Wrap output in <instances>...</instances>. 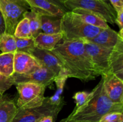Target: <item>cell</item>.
<instances>
[{
    "label": "cell",
    "mask_w": 123,
    "mask_h": 122,
    "mask_svg": "<svg viewBox=\"0 0 123 122\" xmlns=\"http://www.w3.org/2000/svg\"><path fill=\"white\" fill-rule=\"evenodd\" d=\"M29 10L30 7L26 0H0V11L6 25L5 33L14 35L16 27Z\"/></svg>",
    "instance_id": "8992f818"
},
{
    "label": "cell",
    "mask_w": 123,
    "mask_h": 122,
    "mask_svg": "<svg viewBox=\"0 0 123 122\" xmlns=\"http://www.w3.org/2000/svg\"><path fill=\"white\" fill-rule=\"evenodd\" d=\"M28 19L31 28L32 37H36L41 31V15L34 11L30 10L25 12L24 14V18Z\"/></svg>",
    "instance_id": "603a6c76"
},
{
    "label": "cell",
    "mask_w": 123,
    "mask_h": 122,
    "mask_svg": "<svg viewBox=\"0 0 123 122\" xmlns=\"http://www.w3.org/2000/svg\"><path fill=\"white\" fill-rule=\"evenodd\" d=\"M102 29L86 23L72 11L66 12L61 17V32L63 41L88 40L96 37Z\"/></svg>",
    "instance_id": "3957f363"
},
{
    "label": "cell",
    "mask_w": 123,
    "mask_h": 122,
    "mask_svg": "<svg viewBox=\"0 0 123 122\" xmlns=\"http://www.w3.org/2000/svg\"><path fill=\"white\" fill-rule=\"evenodd\" d=\"M71 11L75 13L80 20L88 25L102 29L109 27L108 23L106 22L102 18L90 11L82 8H75Z\"/></svg>",
    "instance_id": "ac0fdd59"
},
{
    "label": "cell",
    "mask_w": 123,
    "mask_h": 122,
    "mask_svg": "<svg viewBox=\"0 0 123 122\" xmlns=\"http://www.w3.org/2000/svg\"><path fill=\"white\" fill-rule=\"evenodd\" d=\"M120 37L118 32L108 27L103 29L96 37L87 41L101 46L113 48L117 43Z\"/></svg>",
    "instance_id": "9a60e30c"
},
{
    "label": "cell",
    "mask_w": 123,
    "mask_h": 122,
    "mask_svg": "<svg viewBox=\"0 0 123 122\" xmlns=\"http://www.w3.org/2000/svg\"><path fill=\"white\" fill-rule=\"evenodd\" d=\"M85 40L63 41L56 44L52 52L61 62L68 78H76L84 83L99 76L85 49Z\"/></svg>",
    "instance_id": "6da1fadb"
},
{
    "label": "cell",
    "mask_w": 123,
    "mask_h": 122,
    "mask_svg": "<svg viewBox=\"0 0 123 122\" xmlns=\"http://www.w3.org/2000/svg\"><path fill=\"white\" fill-rule=\"evenodd\" d=\"M107 96L115 103L123 104V80L112 73L102 75Z\"/></svg>",
    "instance_id": "30bf717a"
},
{
    "label": "cell",
    "mask_w": 123,
    "mask_h": 122,
    "mask_svg": "<svg viewBox=\"0 0 123 122\" xmlns=\"http://www.w3.org/2000/svg\"><path fill=\"white\" fill-rule=\"evenodd\" d=\"M14 86L18 92L16 103L18 109L32 108L42 105L45 98V86L33 83H18Z\"/></svg>",
    "instance_id": "5b68a950"
},
{
    "label": "cell",
    "mask_w": 123,
    "mask_h": 122,
    "mask_svg": "<svg viewBox=\"0 0 123 122\" xmlns=\"http://www.w3.org/2000/svg\"><path fill=\"white\" fill-rule=\"evenodd\" d=\"M26 1L30 6V10L42 16L62 17L66 13L58 6L48 0H26Z\"/></svg>",
    "instance_id": "5bb4252c"
},
{
    "label": "cell",
    "mask_w": 123,
    "mask_h": 122,
    "mask_svg": "<svg viewBox=\"0 0 123 122\" xmlns=\"http://www.w3.org/2000/svg\"><path fill=\"white\" fill-rule=\"evenodd\" d=\"M14 53L0 54V74L11 77L14 74Z\"/></svg>",
    "instance_id": "44dd1931"
},
{
    "label": "cell",
    "mask_w": 123,
    "mask_h": 122,
    "mask_svg": "<svg viewBox=\"0 0 123 122\" xmlns=\"http://www.w3.org/2000/svg\"><path fill=\"white\" fill-rule=\"evenodd\" d=\"M60 1H61V2H62V3H63V4H64V2H65V1H67V0H60Z\"/></svg>",
    "instance_id": "d590c367"
},
{
    "label": "cell",
    "mask_w": 123,
    "mask_h": 122,
    "mask_svg": "<svg viewBox=\"0 0 123 122\" xmlns=\"http://www.w3.org/2000/svg\"><path fill=\"white\" fill-rule=\"evenodd\" d=\"M18 110L14 99L0 94V122H12Z\"/></svg>",
    "instance_id": "2e32d148"
},
{
    "label": "cell",
    "mask_w": 123,
    "mask_h": 122,
    "mask_svg": "<svg viewBox=\"0 0 123 122\" xmlns=\"http://www.w3.org/2000/svg\"><path fill=\"white\" fill-rule=\"evenodd\" d=\"M48 1H49V2H52V4H54L56 5V6H58L59 7H60V8H61V9L62 10L64 11L65 12H67L68 11V10H67V8L65 7L64 5V4L62 3V2H61L60 0H48Z\"/></svg>",
    "instance_id": "4dcf8cb0"
},
{
    "label": "cell",
    "mask_w": 123,
    "mask_h": 122,
    "mask_svg": "<svg viewBox=\"0 0 123 122\" xmlns=\"http://www.w3.org/2000/svg\"><path fill=\"white\" fill-rule=\"evenodd\" d=\"M61 122H76L74 120H72L68 119V118H64V119L62 120H61Z\"/></svg>",
    "instance_id": "836d02e7"
},
{
    "label": "cell",
    "mask_w": 123,
    "mask_h": 122,
    "mask_svg": "<svg viewBox=\"0 0 123 122\" xmlns=\"http://www.w3.org/2000/svg\"><path fill=\"white\" fill-rule=\"evenodd\" d=\"M64 5L68 11L75 8L85 9L98 15L106 22L112 25L115 23L117 13L107 0H67Z\"/></svg>",
    "instance_id": "277c9868"
},
{
    "label": "cell",
    "mask_w": 123,
    "mask_h": 122,
    "mask_svg": "<svg viewBox=\"0 0 123 122\" xmlns=\"http://www.w3.org/2000/svg\"><path fill=\"white\" fill-rule=\"evenodd\" d=\"M55 120L52 116H45L38 121V122H54Z\"/></svg>",
    "instance_id": "d6a6232c"
},
{
    "label": "cell",
    "mask_w": 123,
    "mask_h": 122,
    "mask_svg": "<svg viewBox=\"0 0 123 122\" xmlns=\"http://www.w3.org/2000/svg\"><path fill=\"white\" fill-rule=\"evenodd\" d=\"M91 94V92H87L85 91L76 93L73 96V99L76 102V106L74 110H78L79 108L82 107L84 104H86V102L90 99Z\"/></svg>",
    "instance_id": "484cf974"
},
{
    "label": "cell",
    "mask_w": 123,
    "mask_h": 122,
    "mask_svg": "<svg viewBox=\"0 0 123 122\" xmlns=\"http://www.w3.org/2000/svg\"><path fill=\"white\" fill-rule=\"evenodd\" d=\"M5 29H6V25H5L4 20L3 16L0 11V35L5 32Z\"/></svg>",
    "instance_id": "1f68e13d"
},
{
    "label": "cell",
    "mask_w": 123,
    "mask_h": 122,
    "mask_svg": "<svg viewBox=\"0 0 123 122\" xmlns=\"http://www.w3.org/2000/svg\"><path fill=\"white\" fill-rule=\"evenodd\" d=\"M115 23L117 24L120 29H123V10L117 13V17L115 19Z\"/></svg>",
    "instance_id": "f546056e"
},
{
    "label": "cell",
    "mask_w": 123,
    "mask_h": 122,
    "mask_svg": "<svg viewBox=\"0 0 123 122\" xmlns=\"http://www.w3.org/2000/svg\"><path fill=\"white\" fill-rule=\"evenodd\" d=\"M103 83L102 77L91 92V96L86 104L78 110H73L67 118L76 122H98L109 112L123 113V104L113 102L109 99L104 90Z\"/></svg>",
    "instance_id": "7a4b0ae2"
},
{
    "label": "cell",
    "mask_w": 123,
    "mask_h": 122,
    "mask_svg": "<svg viewBox=\"0 0 123 122\" xmlns=\"http://www.w3.org/2000/svg\"><path fill=\"white\" fill-rule=\"evenodd\" d=\"M13 85H14V81L12 77H8L0 74V94H4Z\"/></svg>",
    "instance_id": "4316f807"
},
{
    "label": "cell",
    "mask_w": 123,
    "mask_h": 122,
    "mask_svg": "<svg viewBox=\"0 0 123 122\" xmlns=\"http://www.w3.org/2000/svg\"><path fill=\"white\" fill-rule=\"evenodd\" d=\"M14 85L18 83H33L43 85L46 87L52 86L56 75L46 67L42 66L39 69L30 74H20L14 73L12 75Z\"/></svg>",
    "instance_id": "9c48e42d"
},
{
    "label": "cell",
    "mask_w": 123,
    "mask_h": 122,
    "mask_svg": "<svg viewBox=\"0 0 123 122\" xmlns=\"http://www.w3.org/2000/svg\"><path fill=\"white\" fill-rule=\"evenodd\" d=\"M68 78L67 72L64 68L55 77L54 79V82L56 84V90L52 96L49 97L50 101L52 104H55V105L66 104V102L64 101V97L62 96V94L65 84Z\"/></svg>",
    "instance_id": "d6986e66"
},
{
    "label": "cell",
    "mask_w": 123,
    "mask_h": 122,
    "mask_svg": "<svg viewBox=\"0 0 123 122\" xmlns=\"http://www.w3.org/2000/svg\"><path fill=\"white\" fill-rule=\"evenodd\" d=\"M123 122V120H118L111 121V122Z\"/></svg>",
    "instance_id": "e575fe53"
},
{
    "label": "cell",
    "mask_w": 123,
    "mask_h": 122,
    "mask_svg": "<svg viewBox=\"0 0 123 122\" xmlns=\"http://www.w3.org/2000/svg\"><path fill=\"white\" fill-rule=\"evenodd\" d=\"M61 17L41 15L40 29L47 34L61 33Z\"/></svg>",
    "instance_id": "ffe728a7"
},
{
    "label": "cell",
    "mask_w": 123,
    "mask_h": 122,
    "mask_svg": "<svg viewBox=\"0 0 123 122\" xmlns=\"http://www.w3.org/2000/svg\"><path fill=\"white\" fill-rule=\"evenodd\" d=\"M62 39L61 32L55 34H47L41 32L34 38V43L37 48L52 51Z\"/></svg>",
    "instance_id": "e0dca14e"
},
{
    "label": "cell",
    "mask_w": 123,
    "mask_h": 122,
    "mask_svg": "<svg viewBox=\"0 0 123 122\" xmlns=\"http://www.w3.org/2000/svg\"><path fill=\"white\" fill-rule=\"evenodd\" d=\"M0 51L4 53L16 51V44L14 35L5 32L0 35Z\"/></svg>",
    "instance_id": "7402d4cb"
},
{
    "label": "cell",
    "mask_w": 123,
    "mask_h": 122,
    "mask_svg": "<svg viewBox=\"0 0 123 122\" xmlns=\"http://www.w3.org/2000/svg\"><path fill=\"white\" fill-rule=\"evenodd\" d=\"M109 67L110 73L123 80V37L120 36L112 49L109 57Z\"/></svg>",
    "instance_id": "4fadbf2b"
},
{
    "label": "cell",
    "mask_w": 123,
    "mask_h": 122,
    "mask_svg": "<svg viewBox=\"0 0 123 122\" xmlns=\"http://www.w3.org/2000/svg\"><path fill=\"white\" fill-rule=\"evenodd\" d=\"M42 67L40 63L30 54L16 51L14 55V73L28 74Z\"/></svg>",
    "instance_id": "8fae6325"
},
{
    "label": "cell",
    "mask_w": 123,
    "mask_h": 122,
    "mask_svg": "<svg viewBox=\"0 0 123 122\" xmlns=\"http://www.w3.org/2000/svg\"><path fill=\"white\" fill-rule=\"evenodd\" d=\"M123 120V113L118 112H112L106 114L101 118L98 122H106L111 121Z\"/></svg>",
    "instance_id": "83f0119b"
},
{
    "label": "cell",
    "mask_w": 123,
    "mask_h": 122,
    "mask_svg": "<svg viewBox=\"0 0 123 122\" xmlns=\"http://www.w3.org/2000/svg\"></svg>",
    "instance_id": "8d00e7d4"
},
{
    "label": "cell",
    "mask_w": 123,
    "mask_h": 122,
    "mask_svg": "<svg viewBox=\"0 0 123 122\" xmlns=\"http://www.w3.org/2000/svg\"><path fill=\"white\" fill-rule=\"evenodd\" d=\"M16 44V51L31 54V51L36 47L34 38L31 37L28 38H19L15 37Z\"/></svg>",
    "instance_id": "d4e9b609"
},
{
    "label": "cell",
    "mask_w": 123,
    "mask_h": 122,
    "mask_svg": "<svg viewBox=\"0 0 123 122\" xmlns=\"http://www.w3.org/2000/svg\"><path fill=\"white\" fill-rule=\"evenodd\" d=\"M85 49L94 69L99 75L110 73L109 57L112 48L105 47L85 40Z\"/></svg>",
    "instance_id": "ba28073f"
},
{
    "label": "cell",
    "mask_w": 123,
    "mask_h": 122,
    "mask_svg": "<svg viewBox=\"0 0 123 122\" xmlns=\"http://www.w3.org/2000/svg\"><path fill=\"white\" fill-rule=\"evenodd\" d=\"M64 105H55L51 102L49 97H45L40 106L24 110L18 109L12 122H38L42 117L49 116L53 117L55 120Z\"/></svg>",
    "instance_id": "52a82bcc"
},
{
    "label": "cell",
    "mask_w": 123,
    "mask_h": 122,
    "mask_svg": "<svg viewBox=\"0 0 123 122\" xmlns=\"http://www.w3.org/2000/svg\"><path fill=\"white\" fill-rule=\"evenodd\" d=\"M116 13L123 10V0H109Z\"/></svg>",
    "instance_id": "f1b7e54d"
},
{
    "label": "cell",
    "mask_w": 123,
    "mask_h": 122,
    "mask_svg": "<svg viewBox=\"0 0 123 122\" xmlns=\"http://www.w3.org/2000/svg\"><path fill=\"white\" fill-rule=\"evenodd\" d=\"M30 55H32L41 65L50 69L56 76L63 69L61 62L51 51L43 50L36 47Z\"/></svg>",
    "instance_id": "7c38bea8"
},
{
    "label": "cell",
    "mask_w": 123,
    "mask_h": 122,
    "mask_svg": "<svg viewBox=\"0 0 123 122\" xmlns=\"http://www.w3.org/2000/svg\"><path fill=\"white\" fill-rule=\"evenodd\" d=\"M14 36L19 38H28L32 37L28 19L24 17L16 27Z\"/></svg>",
    "instance_id": "cb8c5ba5"
}]
</instances>
